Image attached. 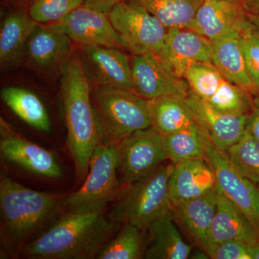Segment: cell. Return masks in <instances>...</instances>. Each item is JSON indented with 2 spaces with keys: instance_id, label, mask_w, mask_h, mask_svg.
I'll list each match as a JSON object with an SVG mask.
<instances>
[{
  "instance_id": "6da1fadb",
  "label": "cell",
  "mask_w": 259,
  "mask_h": 259,
  "mask_svg": "<svg viewBox=\"0 0 259 259\" xmlns=\"http://www.w3.org/2000/svg\"><path fill=\"white\" fill-rule=\"evenodd\" d=\"M105 208L67 210L28 243L21 255L32 259L97 258L122 226L109 219Z\"/></svg>"
},
{
  "instance_id": "7a4b0ae2",
  "label": "cell",
  "mask_w": 259,
  "mask_h": 259,
  "mask_svg": "<svg viewBox=\"0 0 259 259\" xmlns=\"http://www.w3.org/2000/svg\"><path fill=\"white\" fill-rule=\"evenodd\" d=\"M67 197L29 189L16 181H0V238L5 253L20 256L28 243L52 224L66 209Z\"/></svg>"
},
{
  "instance_id": "3957f363",
  "label": "cell",
  "mask_w": 259,
  "mask_h": 259,
  "mask_svg": "<svg viewBox=\"0 0 259 259\" xmlns=\"http://www.w3.org/2000/svg\"><path fill=\"white\" fill-rule=\"evenodd\" d=\"M91 93L92 83L81 56H73L62 71L61 97L67 131L66 144L80 180L88 176L92 156L102 143Z\"/></svg>"
},
{
  "instance_id": "277c9868",
  "label": "cell",
  "mask_w": 259,
  "mask_h": 259,
  "mask_svg": "<svg viewBox=\"0 0 259 259\" xmlns=\"http://www.w3.org/2000/svg\"><path fill=\"white\" fill-rule=\"evenodd\" d=\"M174 163H163L147 176L126 187L107 217L120 225L131 224L147 231L165 214L172 212L169 180Z\"/></svg>"
},
{
  "instance_id": "5b68a950",
  "label": "cell",
  "mask_w": 259,
  "mask_h": 259,
  "mask_svg": "<svg viewBox=\"0 0 259 259\" xmlns=\"http://www.w3.org/2000/svg\"><path fill=\"white\" fill-rule=\"evenodd\" d=\"M91 97L102 143L117 145L131 134L151 127L150 101L134 92L92 85Z\"/></svg>"
},
{
  "instance_id": "8992f818",
  "label": "cell",
  "mask_w": 259,
  "mask_h": 259,
  "mask_svg": "<svg viewBox=\"0 0 259 259\" xmlns=\"http://www.w3.org/2000/svg\"><path fill=\"white\" fill-rule=\"evenodd\" d=\"M117 146L102 143L94 151L86 180L81 188L66 198L67 210H83L107 207L120 197L126 187L117 173Z\"/></svg>"
},
{
  "instance_id": "52a82bcc",
  "label": "cell",
  "mask_w": 259,
  "mask_h": 259,
  "mask_svg": "<svg viewBox=\"0 0 259 259\" xmlns=\"http://www.w3.org/2000/svg\"><path fill=\"white\" fill-rule=\"evenodd\" d=\"M122 49L131 55L157 54L168 29L157 18L139 5L124 0L108 13Z\"/></svg>"
},
{
  "instance_id": "ba28073f",
  "label": "cell",
  "mask_w": 259,
  "mask_h": 259,
  "mask_svg": "<svg viewBox=\"0 0 259 259\" xmlns=\"http://www.w3.org/2000/svg\"><path fill=\"white\" fill-rule=\"evenodd\" d=\"M116 146L117 173L125 187L168 160L163 135L151 127L131 134Z\"/></svg>"
},
{
  "instance_id": "9c48e42d",
  "label": "cell",
  "mask_w": 259,
  "mask_h": 259,
  "mask_svg": "<svg viewBox=\"0 0 259 259\" xmlns=\"http://www.w3.org/2000/svg\"><path fill=\"white\" fill-rule=\"evenodd\" d=\"M207 158L214 170L218 190L244 213L259 233L258 185L243 176L226 151L216 147L209 139Z\"/></svg>"
},
{
  "instance_id": "30bf717a",
  "label": "cell",
  "mask_w": 259,
  "mask_h": 259,
  "mask_svg": "<svg viewBox=\"0 0 259 259\" xmlns=\"http://www.w3.org/2000/svg\"><path fill=\"white\" fill-rule=\"evenodd\" d=\"M72 42L56 24H37L27 42L23 61L42 74L63 71L73 56Z\"/></svg>"
},
{
  "instance_id": "8fae6325",
  "label": "cell",
  "mask_w": 259,
  "mask_h": 259,
  "mask_svg": "<svg viewBox=\"0 0 259 259\" xmlns=\"http://www.w3.org/2000/svg\"><path fill=\"white\" fill-rule=\"evenodd\" d=\"M156 55L172 74L184 79L192 65L212 63V42L191 29H168Z\"/></svg>"
},
{
  "instance_id": "7c38bea8",
  "label": "cell",
  "mask_w": 259,
  "mask_h": 259,
  "mask_svg": "<svg viewBox=\"0 0 259 259\" xmlns=\"http://www.w3.org/2000/svg\"><path fill=\"white\" fill-rule=\"evenodd\" d=\"M0 153L7 161L39 176L61 178L63 174L52 153L25 139L0 119Z\"/></svg>"
},
{
  "instance_id": "4fadbf2b",
  "label": "cell",
  "mask_w": 259,
  "mask_h": 259,
  "mask_svg": "<svg viewBox=\"0 0 259 259\" xmlns=\"http://www.w3.org/2000/svg\"><path fill=\"white\" fill-rule=\"evenodd\" d=\"M80 56L93 86L134 92L131 58L121 49L99 46L81 47Z\"/></svg>"
},
{
  "instance_id": "5bb4252c",
  "label": "cell",
  "mask_w": 259,
  "mask_h": 259,
  "mask_svg": "<svg viewBox=\"0 0 259 259\" xmlns=\"http://www.w3.org/2000/svg\"><path fill=\"white\" fill-rule=\"evenodd\" d=\"M131 69L134 93L146 100L168 95L187 97L188 94L185 80L172 74L156 54L132 55Z\"/></svg>"
},
{
  "instance_id": "9a60e30c",
  "label": "cell",
  "mask_w": 259,
  "mask_h": 259,
  "mask_svg": "<svg viewBox=\"0 0 259 259\" xmlns=\"http://www.w3.org/2000/svg\"><path fill=\"white\" fill-rule=\"evenodd\" d=\"M80 47L99 46L122 49L108 13L83 4L55 23Z\"/></svg>"
},
{
  "instance_id": "2e32d148",
  "label": "cell",
  "mask_w": 259,
  "mask_h": 259,
  "mask_svg": "<svg viewBox=\"0 0 259 259\" xmlns=\"http://www.w3.org/2000/svg\"><path fill=\"white\" fill-rule=\"evenodd\" d=\"M253 25L242 3L204 0L189 29L213 42L235 32L241 34Z\"/></svg>"
},
{
  "instance_id": "e0dca14e",
  "label": "cell",
  "mask_w": 259,
  "mask_h": 259,
  "mask_svg": "<svg viewBox=\"0 0 259 259\" xmlns=\"http://www.w3.org/2000/svg\"><path fill=\"white\" fill-rule=\"evenodd\" d=\"M187 100L197 123L219 149L226 151L244 136L249 115H230L218 111L190 90Z\"/></svg>"
},
{
  "instance_id": "ac0fdd59",
  "label": "cell",
  "mask_w": 259,
  "mask_h": 259,
  "mask_svg": "<svg viewBox=\"0 0 259 259\" xmlns=\"http://www.w3.org/2000/svg\"><path fill=\"white\" fill-rule=\"evenodd\" d=\"M217 191V209L204 251L209 256L216 246L227 241H240L250 245L259 243L258 232L249 219L218 188Z\"/></svg>"
},
{
  "instance_id": "d6986e66",
  "label": "cell",
  "mask_w": 259,
  "mask_h": 259,
  "mask_svg": "<svg viewBox=\"0 0 259 259\" xmlns=\"http://www.w3.org/2000/svg\"><path fill=\"white\" fill-rule=\"evenodd\" d=\"M216 186L214 170L207 158L175 163L168 186L172 206L202 197Z\"/></svg>"
},
{
  "instance_id": "ffe728a7",
  "label": "cell",
  "mask_w": 259,
  "mask_h": 259,
  "mask_svg": "<svg viewBox=\"0 0 259 259\" xmlns=\"http://www.w3.org/2000/svg\"><path fill=\"white\" fill-rule=\"evenodd\" d=\"M37 24L23 10L12 12L3 19L0 26V66L3 71L22 64L27 42Z\"/></svg>"
},
{
  "instance_id": "44dd1931",
  "label": "cell",
  "mask_w": 259,
  "mask_h": 259,
  "mask_svg": "<svg viewBox=\"0 0 259 259\" xmlns=\"http://www.w3.org/2000/svg\"><path fill=\"white\" fill-rule=\"evenodd\" d=\"M218 203L217 187L202 197L173 206L175 222L202 250L212 226Z\"/></svg>"
},
{
  "instance_id": "7402d4cb",
  "label": "cell",
  "mask_w": 259,
  "mask_h": 259,
  "mask_svg": "<svg viewBox=\"0 0 259 259\" xmlns=\"http://www.w3.org/2000/svg\"><path fill=\"white\" fill-rule=\"evenodd\" d=\"M212 42V64L221 71L225 79L245 89L252 95L258 94L245 66L241 34L235 32Z\"/></svg>"
},
{
  "instance_id": "603a6c76",
  "label": "cell",
  "mask_w": 259,
  "mask_h": 259,
  "mask_svg": "<svg viewBox=\"0 0 259 259\" xmlns=\"http://www.w3.org/2000/svg\"><path fill=\"white\" fill-rule=\"evenodd\" d=\"M147 231L148 243L144 258H190L192 246L182 238L172 212L153 223Z\"/></svg>"
},
{
  "instance_id": "cb8c5ba5",
  "label": "cell",
  "mask_w": 259,
  "mask_h": 259,
  "mask_svg": "<svg viewBox=\"0 0 259 259\" xmlns=\"http://www.w3.org/2000/svg\"><path fill=\"white\" fill-rule=\"evenodd\" d=\"M151 127L163 136L183 131L197 124L187 97L168 95L150 101Z\"/></svg>"
},
{
  "instance_id": "d4e9b609",
  "label": "cell",
  "mask_w": 259,
  "mask_h": 259,
  "mask_svg": "<svg viewBox=\"0 0 259 259\" xmlns=\"http://www.w3.org/2000/svg\"><path fill=\"white\" fill-rule=\"evenodd\" d=\"M1 97L5 105L29 125L42 132L51 131L47 108L35 93L18 87H8L2 90Z\"/></svg>"
},
{
  "instance_id": "484cf974",
  "label": "cell",
  "mask_w": 259,
  "mask_h": 259,
  "mask_svg": "<svg viewBox=\"0 0 259 259\" xmlns=\"http://www.w3.org/2000/svg\"><path fill=\"white\" fill-rule=\"evenodd\" d=\"M142 7L168 29L189 28L204 0H127Z\"/></svg>"
},
{
  "instance_id": "4316f807",
  "label": "cell",
  "mask_w": 259,
  "mask_h": 259,
  "mask_svg": "<svg viewBox=\"0 0 259 259\" xmlns=\"http://www.w3.org/2000/svg\"><path fill=\"white\" fill-rule=\"evenodd\" d=\"M168 160L173 163L207 158L209 138L198 123L183 131L163 136Z\"/></svg>"
},
{
  "instance_id": "83f0119b",
  "label": "cell",
  "mask_w": 259,
  "mask_h": 259,
  "mask_svg": "<svg viewBox=\"0 0 259 259\" xmlns=\"http://www.w3.org/2000/svg\"><path fill=\"white\" fill-rule=\"evenodd\" d=\"M146 231L133 225H122L97 258H144L148 243V236L145 234Z\"/></svg>"
},
{
  "instance_id": "f1b7e54d",
  "label": "cell",
  "mask_w": 259,
  "mask_h": 259,
  "mask_svg": "<svg viewBox=\"0 0 259 259\" xmlns=\"http://www.w3.org/2000/svg\"><path fill=\"white\" fill-rule=\"evenodd\" d=\"M253 95L245 89L225 80L212 97L205 101L214 110L235 115H249Z\"/></svg>"
},
{
  "instance_id": "f546056e",
  "label": "cell",
  "mask_w": 259,
  "mask_h": 259,
  "mask_svg": "<svg viewBox=\"0 0 259 259\" xmlns=\"http://www.w3.org/2000/svg\"><path fill=\"white\" fill-rule=\"evenodd\" d=\"M242 175L259 185V142L246 131L238 143L226 151Z\"/></svg>"
},
{
  "instance_id": "4dcf8cb0",
  "label": "cell",
  "mask_w": 259,
  "mask_h": 259,
  "mask_svg": "<svg viewBox=\"0 0 259 259\" xmlns=\"http://www.w3.org/2000/svg\"><path fill=\"white\" fill-rule=\"evenodd\" d=\"M184 79L191 91L204 101H207L217 93L226 80L212 63L192 65L186 71Z\"/></svg>"
},
{
  "instance_id": "1f68e13d",
  "label": "cell",
  "mask_w": 259,
  "mask_h": 259,
  "mask_svg": "<svg viewBox=\"0 0 259 259\" xmlns=\"http://www.w3.org/2000/svg\"><path fill=\"white\" fill-rule=\"evenodd\" d=\"M83 4V0H30L28 13L37 23H57Z\"/></svg>"
},
{
  "instance_id": "d6a6232c",
  "label": "cell",
  "mask_w": 259,
  "mask_h": 259,
  "mask_svg": "<svg viewBox=\"0 0 259 259\" xmlns=\"http://www.w3.org/2000/svg\"><path fill=\"white\" fill-rule=\"evenodd\" d=\"M241 44L247 71L259 93V32L254 25L242 32Z\"/></svg>"
},
{
  "instance_id": "836d02e7",
  "label": "cell",
  "mask_w": 259,
  "mask_h": 259,
  "mask_svg": "<svg viewBox=\"0 0 259 259\" xmlns=\"http://www.w3.org/2000/svg\"><path fill=\"white\" fill-rule=\"evenodd\" d=\"M255 245V244H254ZM240 241H227L216 246L209 253L212 259H252V246Z\"/></svg>"
},
{
  "instance_id": "e575fe53",
  "label": "cell",
  "mask_w": 259,
  "mask_h": 259,
  "mask_svg": "<svg viewBox=\"0 0 259 259\" xmlns=\"http://www.w3.org/2000/svg\"><path fill=\"white\" fill-rule=\"evenodd\" d=\"M247 131L259 142V93L253 95L251 111L248 116Z\"/></svg>"
},
{
  "instance_id": "d590c367",
  "label": "cell",
  "mask_w": 259,
  "mask_h": 259,
  "mask_svg": "<svg viewBox=\"0 0 259 259\" xmlns=\"http://www.w3.org/2000/svg\"><path fill=\"white\" fill-rule=\"evenodd\" d=\"M124 0H83V4L108 13L112 8Z\"/></svg>"
},
{
  "instance_id": "8d00e7d4",
  "label": "cell",
  "mask_w": 259,
  "mask_h": 259,
  "mask_svg": "<svg viewBox=\"0 0 259 259\" xmlns=\"http://www.w3.org/2000/svg\"><path fill=\"white\" fill-rule=\"evenodd\" d=\"M243 8L250 15L259 14V0H243Z\"/></svg>"
},
{
  "instance_id": "74e56055",
  "label": "cell",
  "mask_w": 259,
  "mask_h": 259,
  "mask_svg": "<svg viewBox=\"0 0 259 259\" xmlns=\"http://www.w3.org/2000/svg\"><path fill=\"white\" fill-rule=\"evenodd\" d=\"M252 259H259V243L252 246Z\"/></svg>"
},
{
  "instance_id": "f35d334b",
  "label": "cell",
  "mask_w": 259,
  "mask_h": 259,
  "mask_svg": "<svg viewBox=\"0 0 259 259\" xmlns=\"http://www.w3.org/2000/svg\"><path fill=\"white\" fill-rule=\"evenodd\" d=\"M250 18L252 23L255 25V28H256L259 32V14L256 15H250Z\"/></svg>"
},
{
  "instance_id": "ab89813d",
  "label": "cell",
  "mask_w": 259,
  "mask_h": 259,
  "mask_svg": "<svg viewBox=\"0 0 259 259\" xmlns=\"http://www.w3.org/2000/svg\"><path fill=\"white\" fill-rule=\"evenodd\" d=\"M228 1L234 2V3H242L243 0H228Z\"/></svg>"
},
{
  "instance_id": "60d3db41",
  "label": "cell",
  "mask_w": 259,
  "mask_h": 259,
  "mask_svg": "<svg viewBox=\"0 0 259 259\" xmlns=\"http://www.w3.org/2000/svg\"><path fill=\"white\" fill-rule=\"evenodd\" d=\"M258 190H259V185H258Z\"/></svg>"
}]
</instances>
